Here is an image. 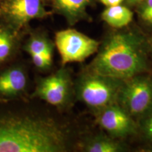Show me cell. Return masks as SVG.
<instances>
[{"label": "cell", "instance_id": "1", "mask_svg": "<svg viewBox=\"0 0 152 152\" xmlns=\"http://www.w3.org/2000/svg\"><path fill=\"white\" fill-rule=\"evenodd\" d=\"M69 132L45 109L0 107V152H65Z\"/></svg>", "mask_w": 152, "mask_h": 152}, {"label": "cell", "instance_id": "2", "mask_svg": "<svg viewBox=\"0 0 152 152\" xmlns=\"http://www.w3.org/2000/svg\"><path fill=\"white\" fill-rule=\"evenodd\" d=\"M147 42L144 37L137 32L125 30L108 36L86 68L125 81L147 71Z\"/></svg>", "mask_w": 152, "mask_h": 152}, {"label": "cell", "instance_id": "3", "mask_svg": "<svg viewBox=\"0 0 152 152\" xmlns=\"http://www.w3.org/2000/svg\"><path fill=\"white\" fill-rule=\"evenodd\" d=\"M123 82L85 68L74 80L75 99L94 114L106 106L117 103Z\"/></svg>", "mask_w": 152, "mask_h": 152}, {"label": "cell", "instance_id": "4", "mask_svg": "<svg viewBox=\"0 0 152 152\" xmlns=\"http://www.w3.org/2000/svg\"><path fill=\"white\" fill-rule=\"evenodd\" d=\"M74 98V81L69 68L65 66L45 77H37L29 96L30 99L42 101L59 110L71 106Z\"/></svg>", "mask_w": 152, "mask_h": 152}, {"label": "cell", "instance_id": "5", "mask_svg": "<svg viewBox=\"0 0 152 152\" xmlns=\"http://www.w3.org/2000/svg\"><path fill=\"white\" fill-rule=\"evenodd\" d=\"M117 103L134 119L139 120L152 108V77L145 73L123 82Z\"/></svg>", "mask_w": 152, "mask_h": 152}, {"label": "cell", "instance_id": "6", "mask_svg": "<svg viewBox=\"0 0 152 152\" xmlns=\"http://www.w3.org/2000/svg\"><path fill=\"white\" fill-rule=\"evenodd\" d=\"M54 39L62 66L84 61L97 52L100 45L99 42L73 28L56 32Z\"/></svg>", "mask_w": 152, "mask_h": 152}, {"label": "cell", "instance_id": "7", "mask_svg": "<svg viewBox=\"0 0 152 152\" xmlns=\"http://www.w3.org/2000/svg\"><path fill=\"white\" fill-rule=\"evenodd\" d=\"M0 68V103L29 98L30 78L26 64L14 60Z\"/></svg>", "mask_w": 152, "mask_h": 152}, {"label": "cell", "instance_id": "8", "mask_svg": "<svg viewBox=\"0 0 152 152\" xmlns=\"http://www.w3.org/2000/svg\"><path fill=\"white\" fill-rule=\"evenodd\" d=\"M42 0H6L0 7V14L7 25L23 31L30 20L43 18L48 15Z\"/></svg>", "mask_w": 152, "mask_h": 152}, {"label": "cell", "instance_id": "9", "mask_svg": "<svg viewBox=\"0 0 152 152\" xmlns=\"http://www.w3.org/2000/svg\"><path fill=\"white\" fill-rule=\"evenodd\" d=\"M94 115L99 125L112 137H125L137 132L134 118L118 103L106 106Z\"/></svg>", "mask_w": 152, "mask_h": 152}, {"label": "cell", "instance_id": "10", "mask_svg": "<svg viewBox=\"0 0 152 152\" xmlns=\"http://www.w3.org/2000/svg\"><path fill=\"white\" fill-rule=\"evenodd\" d=\"M23 31L9 25L0 26V67L16 58L23 46Z\"/></svg>", "mask_w": 152, "mask_h": 152}, {"label": "cell", "instance_id": "11", "mask_svg": "<svg viewBox=\"0 0 152 152\" xmlns=\"http://www.w3.org/2000/svg\"><path fill=\"white\" fill-rule=\"evenodd\" d=\"M92 0H52L54 9L62 15L70 25H74L88 17L87 9Z\"/></svg>", "mask_w": 152, "mask_h": 152}, {"label": "cell", "instance_id": "12", "mask_svg": "<svg viewBox=\"0 0 152 152\" xmlns=\"http://www.w3.org/2000/svg\"><path fill=\"white\" fill-rule=\"evenodd\" d=\"M55 44L45 32L34 31L29 35L22 49L29 55L42 54L49 60L53 61Z\"/></svg>", "mask_w": 152, "mask_h": 152}, {"label": "cell", "instance_id": "13", "mask_svg": "<svg viewBox=\"0 0 152 152\" xmlns=\"http://www.w3.org/2000/svg\"><path fill=\"white\" fill-rule=\"evenodd\" d=\"M80 149L85 152H121L125 147L114 138L98 134L86 137L79 143Z\"/></svg>", "mask_w": 152, "mask_h": 152}, {"label": "cell", "instance_id": "14", "mask_svg": "<svg viewBox=\"0 0 152 152\" xmlns=\"http://www.w3.org/2000/svg\"><path fill=\"white\" fill-rule=\"evenodd\" d=\"M102 19L111 27L121 29L132 22L133 12L121 4L107 7L102 13Z\"/></svg>", "mask_w": 152, "mask_h": 152}, {"label": "cell", "instance_id": "15", "mask_svg": "<svg viewBox=\"0 0 152 152\" xmlns=\"http://www.w3.org/2000/svg\"><path fill=\"white\" fill-rule=\"evenodd\" d=\"M137 132L147 142L152 143V108L141 118L137 123Z\"/></svg>", "mask_w": 152, "mask_h": 152}, {"label": "cell", "instance_id": "16", "mask_svg": "<svg viewBox=\"0 0 152 152\" xmlns=\"http://www.w3.org/2000/svg\"><path fill=\"white\" fill-rule=\"evenodd\" d=\"M138 14L142 22L152 26V0H143L138 5Z\"/></svg>", "mask_w": 152, "mask_h": 152}, {"label": "cell", "instance_id": "17", "mask_svg": "<svg viewBox=\"0 0 152 152\" xmlns=\"http://www.w3.org/2000/svg\"><path fill=\"white\" fill-rule=\"evenodd\" d=\"M33 66L38 71L45 72L48 71L53 66V61L49 60L42 54H35L30 55Z\"/></svg>", "mask_w": 152, "mask_h": 152}, {"label": "cell", "instance_id": "18", "mask_svg": "<svg viewBox=\"0 0 152 152\" xmlns=\"http://www.w3.org/2000/svg\"><path fill=\"white\" fill-rule=\"evenodd\" d=\"M99 1L106 7H111V6L121 4V3L125 0H99Z\"/></svg>", "mask_w": 152, "mask_h": 152}, {"label": "cell", "instance_id": "19", "mask_svg": "<svg viewBox=\"0 0 152 152\" xmlns=\"http://www.w3.org/2000/svg\"><path fill=\"white\" fill-rule=\"evenodd\" d=\"M125 1H126V2L128 5L138 6L142 1H143V0H125Z\"/></svg>", "mask_w": 152, "mask_h": 152}, {"label": "cell", "instance_id": "20", "mask_svg": "<svg viewBox=\"0 0 152 152\" xmlns=\"http://www.w3.org/2000/svg\"><path fill=\"white\" fill-rule=\"evenodd\" d=\"M42 1H45V0H42Z\"/></svg>", "mask_w": 152, "mask_h": 152}]
</instances>
